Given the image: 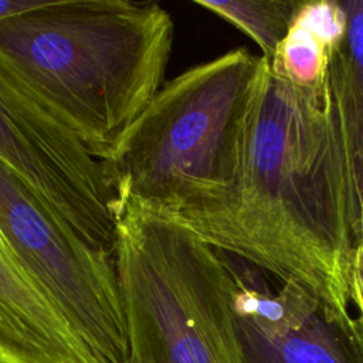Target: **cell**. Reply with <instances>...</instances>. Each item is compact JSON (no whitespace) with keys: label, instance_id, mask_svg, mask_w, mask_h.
Listing matches in <instances>:
<instances>
[{"label":"cell","instance_id":"1","mask_svg":"<svg viewBox=\"0 0 363 363\" xmlns=\"http://www.w3.org/2000/svg\"><path fill=\"white\" fill-rule=\"evenodd\" d=\"M180 225L350 318L354 242L328 84L294 86L261 57L235 183L210 211Z\"/></svg>","mask_w":363,"mask_h":363},{"label":"cell","instance_id":"2","mask_svg":"<svg viewBox=\"0 0 363 363\" xmlns=\"http://www.w3.org/2000/svg\"><path fill=\"white\" fill-rule=\"evenodd\" d=\"M173 38L156 1H41L0 20V57L101 162L163 86Z\"/></svg>","mask_w":363,"mask_h":363},{"label":"cell","instance_id":"3","mask_svg":"<svg viewBox=\"0 0 363 363\" xmlns=\"http://www.w3.org/2000/svg\"><path fill=\"white\" fill-rule=\"evenodd\" d=\"M261 57L231 50L166 82L104 163L116 200L184 224L233 189Z\"/></svg>","mask_w":363,"mask_h":363},{"label":"cell","instance_id":"4","mask_svg":"<svg viewBox=\"0 0 363 363\" xmlns=\"http://www.w3.org/2000/svg\"><path fill=\"white\" fill-rule=\"evenodd\" d=\"M115 262L128 333L123 363H230L234 281L221 251L177 223L126 207Z\"/></svg>","mask_w":363,"mask_h":363},{"label":"cell","instance_id":"5","mask_svg":"<svg viewBox=\"0 0 363 363\" xmlns=\"http://www.w3.org/2000/svg\"><path fill=\"white\" fill-rule=\"evenodd\" d=\"M4 254L101 363H123L126 319L115 254L88 244L0 159Z\"/></svg>","mask_w":363,"mask_h":363},{"label":"cell","instance_id":"6","mask_svg":"<svg viewBox=\"0 0 363 363\" xmlns=\"http://www.w3.org/2000/svg\"><path fill=\"white\" fill-rule=\"evenodd\" d=\"M0 159L88 244L115 254L116 200L104 163L1 57Z\"/></svg>","mask_w":363,"mask_h":363},{"label":"cell","instance_id":"7","mask_svg":"<svg viewBox=\"0 0 363 363\" xmlns=\"http://www.w3.org/2000/svg\"><path fill=\"white\" fill-rule=\"evenodd\" d=\"M223 255L234 281L230 363H363L356 316L335 315L296 284L272 289L261 269Z\"/></svg>","mask_w":363,"mask_h":363},{"label":"cell","instance_id":"8","mask_svg":"<svg viewBox=\"0 0 363 363\" xmlns=\"http://www.w3.org/2000/svg\"><path fill=\"white\" fill-rule=\"evenodd\" d=\"M0 363H101L0 251Z\"/></svg>","mask_w":363,"mask_h":363},{"label":"cell","instance_id":"9","mask_svg":"<svg viewBox=\"0 0 363 363\" xmlns=\"http://www.w3.org/2000/svg\"><path fill=\"white\" fill-rule=\"evenodd\" d=\"M347 27L328 71L352 238L363 245V0H340Z\"/></svg>","mask_w":363,"mask_h":363},{"label":"cell","instance_id":"10","mask_svg":"<svg viewBox=\"0 0 363 363\" xmlns=\"http://www.w3.org/2000/svg\"><path fill=\"white\" fill-rule=\"evenodd\" d=\"M346 27L347 16L340 0L302 1L272 57L262 58L279 79L298 88L322 89Z\"/></svg>","mask_w":363,"mask_h":363},{"label":"cell","instance_id":"11","mask_svg":"<svg viewBox=\"0 0 363 363\" xmlns=\"http://www.w3.org/2000/svg\"><path fill=\"white\" fill-rule=\"evenodd\" d=\"M196 4L220 16L251 37L269 60L285 38L301 0H196Z\"/></svg>","mask_w":363,"mask_h":363},{"label":"cell","instance_id":"12","mask_svg":"<svg viewBox=\"0 0 363 363\" xmlns=\"http://www.w3.org/2000/svg\"><path fill=\"white\" fill-rule=\"evenodd\" d=\"M349 299L356 308V318L363 326V245H356L352 254L349 277Z\"/></svg>","mask_w":363,"mask_h":363},{"label":"cell","instance_id":"13","mask_svg":"<svg viewBox=\"0 0 363 363\" xmlns=\"http://www.w3.org/2000/svg\"><path fill=\"white\" fill-rule=\"evenodd\" d=\"M41 0H0V20L37 7Z\"/></svg>","mask_w":363,"mask_h":363},{"label":"cell","instance_id":"14","mask_svg":"<svg viewBox=\"0 0 363 363\" xmlns=\"http://www.w3.org/2000/svg\"><path fill=\"white\" fill-rule=\"evenodd\" d=\"M0 251H3V244H1V240H0ZM4 252V251H3Z\"/></svg>","mask_w":363,"mask_h":363}]
</instances>
